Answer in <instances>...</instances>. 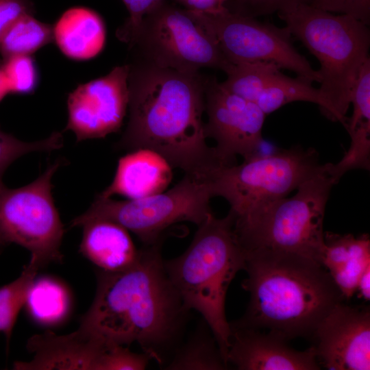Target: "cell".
Returning a JSON list of instances; mask_svg holds the SVG:
<instances>
[{
	"instance_id": "1",
	"label": "cell",
	"mask_w": 370,
	"mask_h": 370,
	"mask_svg": "<svg viewBox=\"0 0 370 370\" xmlns=\"http://www.w3.org/2000/svg\"><path fill=\"white\" fill-rule=\"evenodd\" d=\"M129 65L130 116L117 149H146L185 173L226 165L207 145L202 115L208 78L137 58Z\"/></svg>"
},
{
	"instance_id": "2",
	"label": "cell",
	"mask_w": 370,
	"mask_h": 370,
	"mask_svg": "<svg viewBox=\"0 0 370 370\" xmlns=\"http://www.w3.org/2000/svg\"><path fill=\"white\" fill-rule=\"evenodd\" d=\"M158 243L114 272L99 270L95 299L79 327L112 345L136 343L160 365L179 345L189 312L170 281Z\"/></svg>"
},
{
	"instance_id": "3",
	"label": "cell",
	"mask_w": 370,
	"mask_h": 370,
	"mask_svg": "<svg viewBox=\"0 0 370 370\" xmlns=\"http://www.w3.org/2000/svg\"><path fill=\"white\" fill-rule=\"evenodd\" d=\"M247 277L242 287L249 301L241 325L282 336L287 341L312 336L345 299L320 263L288 252L256 249L245 252Z\"/></svg>"
},
{
	"instance_id": "4",
	"label": "cell",
	"mask_w": 370,
	"mask_h": 370,
	"mask_svg": "<svg viewBox=\"0 0 370 370\" xmlns=\"http://www.w3.org/2000/svg\"><path fill=\"white\" fill-rule=\"evenodd\" d=\"M197 227L185 251L164 260V269L186 308L199 312L211 330L227 363L230 326L225 298L232 281L244 270L245 254L230 212L223 218L212 213Z\"/></svg>"
},
{
	"instance_id": "5",
	"label": "cell",
	"mask_w": 370,
	"mask_h": 370,
	"mask_svg": "<svg viewBox=\"0 0 370 370\" xmlns=\"http://www.w3.org/2000/svg\"><path fill=\"white\" fill-rule=\"evenodd\" d=\"M292 36L319 61L320 94L325 116L346 126L354 85L369 58L367 25L347 14L335 15L301 3L278 12Z\"/></svg>"
},
{
	"instance_id": "6",
	"label": "cell",
	"mask_w": 370,
	"mask_h": 370,
	"mask_svg": "<svg viewBox=\"0 0 370 370\" xmlns=\"http://www.w3.org/2000/svg\"><path fill=\"white\" fill-rule=\"evenodd\" d=\"M335 184L326 163L323 171L302 183L293 197L262 204L241 217L232 214L234 232L244 252H288L321 264L325 210Z\"/></svg>"
},
{
	"instance_id": "7",
	"label": "cell",
	"mask_w": 370,
	"mask_h": 370,
	"mask_svg": "<svg viewBox=\"0 0 370 370\" xmlns=\"http://www.w3.org/2000/svg\"><path fill=\"white\" fill-rule=\"evenodd\" d=\"M324 168L314 148L297 145L267 154L258 152L240 164L217 167L208 177L213 196L224 198L238 217L286 197Z\"/></svg>"
},
{
	"instance_id": "8",
	"label": "cell",
	"mask_w": 370,
	"mask_h": 370,
	"mask_svg": "<svg viewBox=\"0 0 370 370\" xmlns=\"http://www.w3.org/2000/svg\"><path fill=\"white\" fill-rule=\"evenodd\" d=\"M214 196L208 175L185 173L167 191L146 197L117 201L97 195L90 208L71 222V227L103 219L114 221L136 234L147 246L160 243L163 232L180 222L197 226L212 212L210 201Z\"/></svg>"
},
{
	"instance_id": "9",
	"label": "cell",
	"mask_w": 370,
	"mask_h": 370,
	"mask_svg": "<svg viewBox=\"0 0 370 370\" xmlns=\"http://www.w3.org/2000/svg\"><path fill=\"white\" fill-rule=\"evenodd\" d=\"M57 160L32 183L0 190V253L12 243L26 248L39 269L62 262L64 227L52 195V177L62 164Z\"/></svg>"
},
{
	"instance_id": "10",
	"label": "cell",
	"mask_w": 370,
	"mask_h": 370,
	"mask_svg": "<svg viewBox=\"0 0 370 370\" xmlns=\"http://www.w3.org/2000/svg\"><path fill=\"white\" fill-rule=\"evenodd\" d=\"M130 46L149 62L182 72L210 67L225 73L232 64L186 9L167 0L143 17Z\"/></svg>"
},
{
	"instance_id": "11",
	"label": "cell",
	"mask_w": 370,
	"mask_h": 370,
	"mask_svg": "<svg viewBox=\"0 0 370 370\" xmlns=\"http://www.w3.org/2000/svg\"><path fill=\"white\" fill-rule=\"evenodd\" d=\"M187 11L217 41L230 63L271 62L312 83L320 82L318 71L295 49L286 27L280 28L227 10L214 14Z\"/></svg>"
},
{
	"instance_id": "12",
	"label": "cell",
	"mask_w": 370,
	"mask_h": 370,
	"mask_svg": "<svg viewBox=\"0 0 370 370\" xmlns=\"http://www.w3.org/2000/svg\"><path fill=\"white\" fill-rule=\"evenodd\" d=\"M205 111L206 138L216 141L214 149L223 163L233 164L236 156L245 160L259 152L266 114L255 103L227 90L216 78H210L205 90Z\"/></svg>"
},
{
	"instance_id": "13",
	"label": "cell",
	"mask_w": 370,
	"mask_h": 370,
	"mask_svg": "<svg viewBox=\"0 0 370 370\" xmlns=\"http://www.w3.org/2000/svg\"><path fill=\"white\" fill-rule=\"evenodd\" d=\"M128 75L127 64L78 86L67 99L68 121L64 130L73 132L77 142L117 132L128 107Z\"/></svg>"
},
{
	"instance_id": "14",
	"label": "cell",
	"mask_w": 370,
	"mask_h": 370,
	"mask_svg": "<svg viewBox=\"0 0 370 370\" xmlns=\"http://www.w3.org/2000/svg\"><path fill=\"white\" fill-rule=\"evenodd\" d=\"M320 367L370 369V310L341 301L322 319L310 338Z\"/></svg>"
},
{
	"instance_id": "15",
	"label": "cell",
	"mask_w": 370,
	"mask_h": 370,
	"mask_svg": "<svg viewBox=\"0 0 370 370\" xmlns=\"http://www.w3.org/2000/svg\"><path fill=\"white\" fill-rule=\"evenodd\" d=\"M227 363L238 370H318L321 367L312 347L293 349L280 335L230 323Z\"/></svg>"
},
{
	"instance_id": "16",
	"label": "cell",
	"mask_w": 370,
	"mask_h": 370,
	"mask_svg": "<svg viewBox=\"0 0 370 370\" xmlns=\"http://www.w3.org/2000/svg\"><path fill=\"white\" fill-rule=\"evenodd\" d=\"M112 344L78 328L64 335L46 331L32 336L27 348L34 357L29 362H16L15 369L106 370Z\"/></svg>"
},
{
	"instance_id": "17",
	"label": "cell",
	"mask_w": 370,
	"mask_h": 370,
	"mask_svg": "<svg viewBox=\"0 0 370 370\" xmlns=\"http://www.w3.org/2000/svg\"><path fill=\"white\" fill-rule=\"evenodd\" d=\"M171 168L153 151H131L119 160L112 182L98 195L111 197L119 195L137 199L162 192L171 181Z\"/></svg>"
},
{
	"instance_id": "18",
	"label": "cell",
	"mask_w": 370,
	"mask_h": 370,
	"mask_svg": "<svg viewBox=\"0 0 370 370\" xmlns=\"http://www.w3.org/2000/svg\"><path fill=\"white\" fill-rule=\"evenodd\" d=\"M82 227L79 252L99 270L119 271L138 260L140 249L136 248L129 231L121 225L97 219L86 222Z\"/></svg>"
},
{
	"instance_id": "19",
	"label": "cell",
	"mask_w": 370,
	"mask_h": 370,
	"mask_svg": "<svg viewBox=\"0 0 370 370\" xmlns=\"http://www.w3.org/2000/svg\"><path fill=\"white\" fill-rule=\"evenodd\" d=\"M321 264L345 300L350 299L357 291L362 273L370 267L369 236L324 233Z\"/></svg>"
},
{
	"instance_id": "20",
	"label": "cell",
	"mask_w": 370,
	"mask_h": 370,
	"mask_svg": "<svg viewBox=\"0 0 370 370\" xmlns=\"http://www.w3.org/2000/svg\"><path fill=\"white\" fill-rule=\"evenodd\" d=\"M52 27L53 41L70 59H91L104 47L106 35L104 21L90 8L82 6L69 8Z\"/></svg>"
},
{
	"instance_id": "21",
	"label": "cell",
	"mask_w": 370,
	"mask_h": 370,
	"mask_svg": "<svg viewBox=\"0 0 370 370\" xmlns=\"http://www.w3.org/2000/svg\"><path fill=\"white\" fill-rule=\"evenodd\" d=\"M227 367L214 336L203 319L189 338L175 348L164 369L223 370Z\"/></svg>"
},
{
	"instance_id": "22",
	"label": "cell",
	"mask_w": 370,
	"mask_h": 370,
	"mask_svg": "<svg viewBox=\"0 0 370 370\" xmlns=\"http://www.w3.org/2000/svg\"><path fill=\"white\" fill-rule=\"evenodd\" d=\"M312 84L303 77H291L280 71L267 83L255 103L267 115L293 101H308L318 105L325 114L326 105L319 88Z\"/></svg>"
},
{
	"instance_id": "23",
	"label": "cell",
	"mask_w": 370,
	"mask_h": 370,
	"mask_svg": "<svg viewBox=\"0 0 370 370\" xmlns=\"http://www.w3.org/2000/svg\"><path fill=\"white\" fill-rule=\"evenodd\" d=\"M25 305L36 322L51 325L61 322L66 317L70 297L66 287L58 280L48 277L35 278Z\"/></svg>"
},
{
	"instance_id": "24",
	"label": "cell",
	"mask_w": 370,
	"mask_h": 370,
	"mask_svg": "<svg viewBox=\"0 0 370 370\" xmlns=\"http://www.w3.org/2000/svg\"><path fill=\"white\" fill-rule=\"evenodd\" d=\"M51 41L52 25L27 14L15 21L1 36L0 53L3 59L13 56H30Z\"/></svg>"
},
{
	"instance_id": "25",
	"label": "cell",
	"mask_w": 370,
	"mask_h": 370,
	"mask_svg": "<svg viewBox=\"0 0 370 370\" xmlns=\"http://www.w3.org/2000/svg\"><path fill=\"white\" fill-rule=\"evenodd\" d=\"M276 64L267 62L232 64L221 84L227 90L255 103L267 83L280 71Z\"/></svg>"
},
{
	"instance_id": "26",
	"label": "cell",
	"mask_w": 370,
	"mask_h": 370,
	"mask_svg": "<svg viewBox=\"0 0 370 370\" xmlns=\"http://www.w3.org/2000/svg\"><path fill=\"white\" fill-rule=\"evenodd\" d=\"M39 269L30 259L18 278L0 287V332L5 334L8 344L17 316L25 304L29 289Z\"/></svg>"
},
{
	"instance_id": "27",
	"label": "cell",
	"mask_w": 370,
	"mask_h": 370,
	"mask_svg": "<svg viewBox=\"0 0 370 370\" xmlns=\"http://www.w3.org/2000/svg\"><path fill=\"white\" fill-rule=\"evenodd\" d=\"M63 138L55 132L49 137L36 142H24L0 129V190L5 186L3 175L8 167L21 156L33 151L50 152L61 148Z\"/></svg>"
},
{
	"instance_id": "28",
	"label": "cell",
	"mask_w": 370,
	"mask_h": 370,
	"mask_svg": "<svg viewBox=\"0 0 370 370\" xmlns=\"http://www.w3.org/2000/svg\"><path fill=\"white\" fill-rule=\"evenodd\" d=\"M2 68L8 83L10 93L23 95L35 90L38 82V73L30 56L18 55L3 59Z\"/></svg>"
},
{
	"instance_id": "29",
	"label": "cell",
	"mask_w": 370,
	"mask_h": 370,
	"mask_svg": "<svg viewBox=\"0 0 370 370\" xmlns=\"http://www.w3.org/2000/svg\"><path fill=\"white\" fill-rule=\"evenodd\" d=\"M350 102L353 104V114L346 125L370 120V58L361 68L352 91Z\"/></svg>"
},
{
	"instance_id": "30",
	"label": "cell",
	"mask_w": 370,
	"mask_h": 370,
	"mask_svg": "<svg viewBox=\"0 0 370 370\" xmlns=\"http://www.w3.org/2000/svg\"><path fill=\"white\" fill-rule=\"evenodd\" d=\"M308 0H229L225 5L228 11L256 18L286 10Z\"/></svg>"
},
{
	"instance_id": "31",
	"label": "cell",
	"mask_w": 370,
	"mask_h": 370,
	"mask_svg": "<svg viewBox=\"0 0 370 370\" xmlns=\"http://www.w3.org/2000/svg\"><path fill=\"white\" fill-rule=\"evenodd\" d=\"M166 0H122L129 17L116 31L117 38L129 45L134 40L143 17Z\"/></svg>"
},
{
	"instance_id": "32",
	"label": "cell",
	"mask_w": 370,
	"mask_h": 370,
	"mask_svg": "<svg viewBox=\"0 0 370 370\" xmlns=\"http://www.w3.org/2000/svg\"><path fill=\"white\" fill-rule=\"evenodd\" d=\"M308 3L325 11L351 16L367 25L370 23V0H308Z\"/></svg>"
},
{
	"instance_id": "33",
	"label": "cell",
	"mask_w": 370,
	"mask_h": 370,
	"mask_svg": "<svg viewBox=\"0 0 370 370\" xmlns=\"http://www.w3.org/2000/svg\"><path fill=\"white\" fill-rule=\"evenodd\" d=\"M34 14L32 0H0V38L18 18Z\"/></svg>"
},
{
	"instance_id": "34",
	"label": "cell",
	"mask_w": 370,
	"mask_h": 370,
	"mask_svg": "<svg viewBox=\"0 0 370 370\" xmlns=\"http://www.w3.org/2000/svg\"><path fill=\"white\" fill-rule=\"evenodd\" d=\"M186 10L195 12L214 14L227 10L229 0H172Z\"/></svg>"
},
{
	"instance_id": "35",
	"label": "cell",
	"mask_w": 370,
	"mask_h": 370,
	"mask_svg": "<svg viewBox=\"0 0 370 370\" xmlns=\"http://www.w3.org/2000/svg\"><path fill=\"white\" fill-rule=\"evenodd\" d=\"M357 291L359 292L360 296L366 301H369L370 299V267H367L360 276Z\"/></svg>"
},
{
	"instance_id": "36",
	"label": "cell",
	"mask_w": 370,
	"mask_h": 370,
	"mask_svg": "<svg viewBox=\"0 0 370 370\" xmlns=\"http://www.w3.org/2000/svg\"><path fill=\"white\" fill-rule=\"evenodd\" d=\"M10 93L8 83L0 62V101Z\"/></svg>"
}]
</instances>
